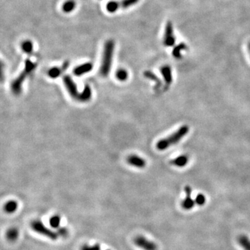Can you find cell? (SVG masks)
I'll use <instances>...</instances> for the list:
<instances>
[{
    "label": "cell",
    "instance_id": "obj_1",
    "mask_svg": "<svg viewBox=\"0 0 250 250\" xmlns=\"http://www.w3.org/2000/svg\"><path fill=\"white\" fill-rule=\"evenodd\" d=\"M63 83L68 91L69 95L76 101L84 102L90 100L92 96V91L91 87L86 85L84 88V91L81 93L77 91L76 86L74 83L73 79L69 75H65L63 78Z\"/></svg>",
    "mask_w": 250,
    "mask_h": 250
},
{
    "label": "cell",
    "instance_id": "obj_2",
    "mask_svg": "<svg viewBox=\"0 0 250 250\" xmlns=\"http://www.w3.org/2000/svg\"><path fill=\"white\" fill-rule=\"evenodd\" d=\"M114 50V41L113 40H107L104 44L102 63L99 69V73L102 76H107L110 73V68H111L112 66Z\"/></svg>",
    "mask_w": 250,
    "mask_h": 250
},
{
    "label": "cell",
    "instance_id": "obj_3",
    "mask_svg": "<svg viewBox=\"0 0 250 250\" xmlns=\"http://www.w3.org/2000/svg\"><path fill=\"white\" fill-rule=\"evenodd\" d=\"M189 131V127L187 125H184L180 127L179 129L172 133L168 137L163 138V140H159L156 144V147L159 150L163 151L165 149L169 148L170 147L174 145L179 143L181 139L187 135Z\"/></svg>",
    "mask_w": 250,
    "mask_h": 250
},
{
    "label": "cell",
    "instance_id": "obj_4",
    "mask_svg": "<svg viewBox=\"0 0 250 250\" xmlns=\"http://www.w3.org/2000/svg\"><path fill=\"white\" fill-rule=\"evenodd\" d=\"M35 66H36V65L34 63H33L32 61H30L29 59L26 60L24 71L22 72L19 74V76L11 84V91L15 95H18L21 92L23 82L24 81L26 77L27 76L28 74H30L35 68Z\"/></svg>",
    "mask_w": 250,
    "mask_h": 250
},
{
    "label": "cell",
    "instance_id": "obj_5",
    "mask_svg": "<svg viewBox=\"0 0 250 250\" xmlns=\"http://www.w3.org/2000/svg\"><path fill=\"white\" fill-rule=\"evenodd\" d=\"M31 226L34 231L37 232L38 233L43 235L51 240H56L58 236V233L51 231V229H48L42 223V222L39 220H34L31 223Z\"/></svg>",
    "mask_w": 250,
    "mask_h": 250
},
{
    "label": "cell",
    "instance_id": "obj_6",
    "mask_svg": "<svg viewBox=\"0 0 250 250\" xmlns=\"http://www.w3.org/2000/svg\"><path fill=\"white\" fill-rule=\"evenodd\" d=\"M134 243L136 246H138L143 250H157L158 247L157 244L153 241H149L147 238L142 236L136 237Z\"/></svg>",
    "mask_w": 250,
    "mask_h": 250
},
{
    "label": "cell",
    "instance_id": "obj_7",
    "mask_svg": "<svg viewBox=\"0 0 250 250\" xmlns=\"http://www.w3.org/2000/svg\"><path fill=\"white\" fill-rule=\"evenodd\" d=\"M185 192L186 193V197L182 201L181 207L185 210H190L195 207V201L191 197L192 189L190 186L185 187Z\"/></svg>",
    "mask_w": 250,
    "mask_h": 250
},
{
    "label": "cell",
    "instance_id": "obj_8",
    "mask_svg": "<svg viewBox=\"0 0 250 250\" xmlns=\"http://www.w3.org/2000/svg\"><path fill=\"white\" fill-rule=\"evenodd\" d=\"M127 161L131 166L138 168H143L146 166L145 160L137 155H130L127 159Z\"/></svg>",
    "mask_w": 250,
    "mask_h": 250
},
{
    "label": "cell",
    "instance_id": "obj_9",
    "mask_svg": "<svg viewBox=\"0 0 250 250\" xmlns=\"http://www.w3.org/2000/svg\"><path fill=\"white\" fill-rule=\"evenodd\" d=\"M161 72L162 75H163L165 81H166V87L165 89L168 88V86L172 84V69L169 65H164L161 68Z\"/></svg>",
    "mask_w": 250,
    "mask_h": 250
},
{
    "label": "cell",
    "instance_id": "obj_10",
    "mask_svg": "<svg viewBox=\"0 0 250 250\" xmlns=\"http://www.w3.org/2000/svg\"><path fill=\"white\" fill-rule=\"evenodd\" d=\"M69 66V62L65 61V63L63 64L61 68H51L50 70L48 71V76L51 79H56L57 78L58 76H60V74L62 73V72L65 70V69H68Z\"/></svg>",
    "mask_w": 250,
    "mask_h": 250
},
{
    "label": "cell",
    "instance_id": "obj_11",
    "mask_svg": "<svg viewBox=\"0 0 250 250\" xmlns=\"http://www.w3.org/2000/svg\"><path fill=\"white\" fill-rule=\"evenodd\" d=\"M93 65L91 63H86L84 64H82L81 65L77 66L76 68L74 69V74L76 76H81L84 74H86L89 73L90 71L92 70Z\"/></svg>",
    "mask_w": 250,
    "mask_h": 250
},
{
    "label": "cell",
    "instance_id": "obj_12",
    "mask_svg": "<svg viewBox=\"0 0 250 250\" xmlns=\"http://www.w3.org/2000/svg\"><path fill=\"white\" fill-rule=\"evenodd\" d=\"M188 157L187 155H181L177 157L176 159H174L173 160L170 161V164L173 165L177 167H184L185 165L188 163Z\"/></svg>",
    "mask_w": 250,
    "mask_h": 250
},
{
    "label": "cell",
    "instance_id": "obj_13",
    "mask_svg": "<svg viewBox=\"0 0 250 250\" xmlns=\"http://www.w3.org/2000/svg\"><path fill=\"white\" fill-rule=\"evenodd\" d=\"M144 76H145L147 79H151L155 82V87H154L155 90H159L160 88L161 87L162 83L161 80H160L159 79V77L157 76L156 74H154L152 72L146 71L144 73Z\"/></svg>",
    "mask_w": 250,
    "mask_h": 250
},
{
    "label": "cell",
    "instance_id": "obj_14",
    "mask_svg": "<svg viewBox=\"0 0 250 250\" xmlns=\"http://www.w3.org/2000/svg\"><path fill=\"white\" fill-rule=\"evenodd\" d=\"M238 242L244 250H250V238L248 236L242 234L238 237Z\"/></svg>",
    "mask_w": 250,
    "mask_h": 250
},
{
    "label": "cell",
    "instance_id": "obj_15",
    "mask_svg": "<svg viewBox=\"0 0 250 250\" xmlns=\"http://www.w3.org/2000/svg\"><path fill=\"white\" fill-rule=\"evenodd\" d=\"M76 8V2L74 0H68L62 6V10L65 13H69L73 12Z\"/></svg>",
    "mask_w": 250,
    "mask_h": 250
},
{
    "label": "cell",
    "instance_id": "obj_16",
    "mask_svg": "<svg viewBox=\"0 0 250 250\" xmlns=\"http://www.w3.org/2000/svg\"><path fill=\"white\" fill-rule=\"evenodd\" d=\"M187 49H188V47L185 43H179V45H177L176 47L174 48L173 51H172V55H173L174 57L176 58H178V59L181 58L182 57L181 51L182 50H186Z\"/></svg>",
    "mask_w": 250,
    "mask_h": 250
},
{
    "label": "cell",
    "instance_id": "obj_17",
    "mask_svg": "<svg viewBox=\"0 0 250 250\" xmlns=\"http://www.w3.org/2000/svg\"><path fill=\"white\" fill-rule=\"evenodd\" d=\"M139 1L140 0H122L118 2V6H119V9H128L137 4Z\"/></svg>",
    "mask_w": 250,
    "mask_h": 250
},
{
    "label": "cell",
    "instance_id": "obj_18",
    "mask_svg": "<svg viewBox=\"0 0 250 250\" xmlns=\"http://www.w3.org/2000/svg\"><path fill=\"white\" fill-rule=\"evenodd\" d=\"M17 208V203L15 201H9L4 206V211L8 213H14Z\"/></svg>",
    "mask_w": 250,
    "mask_h": 250
},
{
    "label": "cell",
    "instance_id": "obj_19",
    "mask_svg": "<svg viewBox=\"0 0 250 250\" xmlns=\"http://www.w3.org/2000/svg\"><path fill=\"white\" fill-rule=\"evenodd\" d=\"M33 43L30 40H24L21 44L22 50L26 54H31L33 51Z\"/></svg>",
    "mask_w": 250,
    "mask_h": 250
},
{
    "label": "cell",
    "instance_id": "obj_20",
    "mask_svg": "<svg viewBox=\"0 0 250 250\" xmlns=\"http://www.w3.org/2000/svg\"><path fill=\"white\" fill-rule=\"evenodd\" d=\"M106 8L107 11L110 13H114L118 9H120L119 6H118V2L117 1H110L108 2Z\"/></svg>",
    "mask_w": 250,
    "mask_h": 250
},
{
    "label": "cell",
    "instance_id": "obj_21",
    "mask_svg": "<svg viewBox=\"0 0 250 250\" xmlns=\"http://www.w3.org/2000/svg\"><path fill=\"white\" fill-rule=\"evenodd\" d=\"M173 25H172L171 22H168L166 24V29H165V35H164V39L166 38H170L174 36L173 34Z\"/></svg>",
    "mask_w": 250,
    "mask_h": 250
},
{
    "label": "cell",
    "instance_id": "obj_22",
    "mask_svg": "<svg viewBox=\"0 0 250 250\" xmlns=\"http://www.w3.org/2000/svg\"><path fill=\"white\" fill-rule=\"evenodd\" d=\"M115 77L116 79L120 81H125L128 78V73L127 70H125V69H118L115 73Z\"/></svg>",
    "mask_w": 250,
    "mask_h": 250
},
{
    "label": "cell",
    "instance_id": "obj_23",
    "mask_svg": "<svg viewBox=\"0 0 250 250\" xmlns=\"http://www.w3.org/2000/svg\"><path fill=\"white\" fill-rule=\"evenodd\" d=\"M19 235V232L17 231V229L15 228H12L10 229L9 231H7L6 233V237L7 238L11 241H14L17 238Z\"/></svg>",
    "mask_w": 250,
    "mask_h": 250
},
{
    "label": "cell",
    "instance_id": "obj_24",
    "mask_svg": "<svg viewBox=\"0 0 250 250\" xmlns=\"http://www.w3.org/2000/svg\"><path fill=\"white\" fill-rule=\"evenodd\" d=\"M61 218L58 215H54L50 219V225L53 228H58L60 225Z\"/></svg>",
    "mask_w": 250,
    "mask_h": 250
},
{
    "label": "cell",
    "instance_id": "obj_25",
    "mask_svg": "<svg viewBox=\"0 0 250 250\" xmlns=\"http://www.w3.org/2000/svg\"><path fill=\"white\" fill-rule=\"evenodd\" d=\"M206 200H207L206 197L203 194H198L195 200V203H197V204L200 206H202L204 204L206 203Z\"/></svg>",
    "mask_w": 250,
    "mask_h": 250
},
{
    "label": "cell",
    "instance_id": "obj_26",
    "mask_svg": "<svg viewBox=\"0 0 250 250\" xmlns=\"http://www.w3.org/2000/svg\"><path fill=\"white\" fill-rule=\"evenodd\" d=\"M175 42H176V39H175V37L173 36L172 38L164 39L163 44L166 47H172V46L174 45Z\"/></svg>",
    "mask_w": 250,
    "mask_h": 250
},
{
    "label": "cell",
    "instance_id": "obj_27",
    "mask_svg": "<svg viewBox=\"0 0 250 250\" xmlns=\"http://www.w3.org/2000/svg\"><path fill=\"white\" fill-rule=\"evenodd\" d=\"M81 250H100V246L99 244H95L93 246L84 245L82 247Z\"/></svg>",
    "mask_w": 250,
    "mask_h": 250
},
{
    "label": "cell",
    "instance_id": "obj_28",
    "mask_svg": "<svg viewBox=\"0 0 250 250\" xmlns=\"http://www.w3.org/2000/svg\"><path fill=\"white\" fill-rule=\"evenodd\" d=\"M58 235H60V236H66L67 235H68V229H67L66 228H61V229H58Z\"/></svg>",
    "mask_w": 250,
    "mask_h": 250
},
{
    "label": "cell",
    "instance_id": "obj_29",
    "mask_svg": "<svg viewBox=\"0 0 250 250\" xmlns=\"http://www.w3.org/2000/svg\"><path fill=\"white\" fill-rule=\"evenodd\" d=\"M248 50H249V52H250V42L248 43Z\"/></svg>",
    "mask_w": 250,
    "mask_h": 250
}]
</instances>
